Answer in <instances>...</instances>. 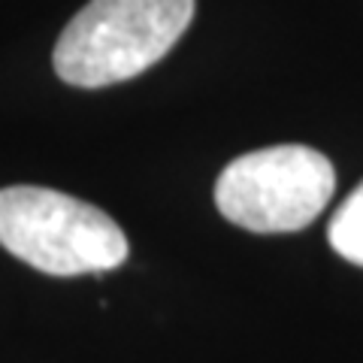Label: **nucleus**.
Masks as SVG:
<instances>
[{"mask_svg": "<svg viewBox=\"0 0 363 363\" xmlns=\"http://www.w3.org/2000/svg\"><path fill=\"white\" fill-rule=\"evenodd\" d=\"M191 18L194 0H91L61 30L55 73L76 88L128 82L173 49Z\"/></svg>", "mask_w": 363, "mask_h": 363, "instance_id": "f257e3e1", "label": "nucleus"}, {"mask_svg": "<svg viewBox=\"0 0 363 363\" xmlns=\"http://www.w3.org/2000/svg\"><path fill=\"white\" fill-rule=\"evenodd\" d=\"M0 245L49 276H104L128 257V236L104 209L37 185L0 191Z\"/></svg>", "mask_w": 363, "mask_h": 363, "instance_id": "f03ea898", "label": "nucleus"}, {"mask_svg": "<svg viewBox=\"0 0 363 363\" xmlns=\"http://www.w3.org/2000/svg\"><path fill=\"white\" fill-rule=\"evenodd\" d=\"M336 191L333 164L309 145H269L230 161L215 182V206L252 233H294L312 224Z\"/></svg>", "mask_w": 363, "mask_h": 363, "instance_id": "7ed1b4c3", "label": "nucleus"}, {"mask_svg": "<svg viewBox=\"0 0 363 363\" xmlns=\"http://www.w3.org/2000/svg\"><path fill=\"white\" fill-rule=\"evenodd\" d=\"M327 236H330V245L339 257L363 267V182L336 209L330 227H327Z\"/></svg>", "mask_w": 363, "mask_h": 363, "instance_id": "20e7f679", "label": "nucleus"}]
</instances>
